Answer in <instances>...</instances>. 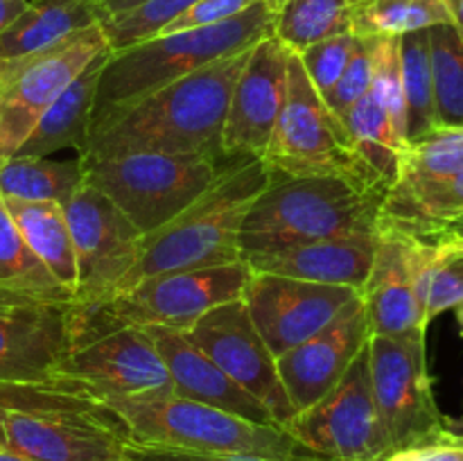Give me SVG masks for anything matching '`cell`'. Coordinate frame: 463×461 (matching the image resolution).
I'll use <instances>...</instances> for the list:
<instances>
[{"instance_id": "27", "label": "cell", "mask_w": 463, "mask_h": 461, "mask_svg": "<svg viewBox=\"0 0 463 461\" xmlns=\"http://www.w3.org/2000/svg\"><path fill=\"white\" fill-rule=\"evenodd\" d=\"M84 181V167L75 161L48 156H12L0 163V194L18 202H54L66 206Z\"/></svg>"}, {"instance_id": "12", "label": "cell", "mask_w": 463, "mask_h": 461, "mask_svg": "<svg viewBox=\"0 0 463 461\" xmlns=\"http://www.w3.org/2000/svg\"><path fill=\"white\" fill-rule=\"evenodd\" d=\"M312 452L337 461H383L389 455L375 407L369 343L353 360L337 387L283 425Z\"/></svg>"}, {"instance_id": "26", "label": "cell", "mask_w": 463, "mask_h": 461, "mask_svg": "<svg viewBox=\"0 0 463 461\" xmlns=\"http://www.w3.org/2000/svg\"><path fill=\"white\" fill-rule=\"evenodd\" d=\"M5 203L32 253L43 262L45 269L63 289L71 294L75 292V247H72L63 206L54 202H18V199H5Z\"/></svg>"}, {"instance_id": "6", "label": "cell", "mask_w": 463, "mask_h": 461, "mask_svg": "<svg viewBox=\"0 0 463 461\" xmlns=\"http://www.w3.org/2000/svg\"><path fill=\"white\" fill-rule=\"evenodd\" d=\"M249 278L251 267L242 258L231 265L152 276L90 306L71 303V351L129 325H163L184 333L213 307L242 298Z\"/></svg>"}, {"instance_id": "42", "label": "cell", "mask_w": 463, "mask_h": 461, "mask_svg": "<svg viewBox=\"0 0 463 461\" xmlns=\"http://www.w3.org/2000/svg\"><path fill=\"white\" fill-rule=\"evenodd\" d=\"M420 242L428 244H441V247H459L463 249V212H459L452 220L443 221L441 226L432 230L430 235H425Z\"/></svg>"}, {"instance_id": "33", "label": "cell", "mask_w": 463, "mask_h": 461, "mask_svg": "<svg viewBox=\"0 0 463 461\" xmlns=\"http://www.w3.org/2000/svg\"><path fill=\"white\" fill-rule=\"evenodd\" d=\"M416 287L423 303L425 324L463 303V249L419 242Z\"/></svg>"}, {"instance_id": "50", "label": "cell", "mask_w": 463, "mask_h": 461, "mask_svg": "<svg viewBox=\"0 0 463 461\" xmlns=\"http://www.w3.org/2000/svg\"><path fill=\"white\" fill-rule=\"evenodd\" d=\"M351 3H353V5H355V3H360V0H351Z\"/></svg>"}, {"instance_id": "2", "label": "cell", "mask_w": 463, "mask_h": 461, "mask_svg": "<svg viewBox=\"0 0 463 461\" xmlns=\"http://www.w3.org/2000/svg\"><path fill=\"white\" fill-rule=\"evenodd\" d=\"M5 446L32 461H122L129 429L104 398L54 373L34 382H0Z\"/></svg>"}, {"instance_id": "3", "label": "cell", "mask_w": 463, "mask_h": 461, "mask_svg": "<svg viewBox=\"0 0 463 461\" xmlns=\"http://www.w3.org/2000/svg\"><path fill=\"white\" fill-rule=\"evenodd\" d=\"M269 181L271 172L262 158H226L217 179L197 202L170 224L143 235L140 260L120 292L158 274L242 260V221Z\"/></svg>"}, {"instance_id": "45", "label": "cell", "mask_w": 463, "mask_h": 461, "mask_svg": "<svg viewBox=\"0 0 463 461\" xmlns=\"http://www.w3.org/2000/svg\"><path fill=\"white\" fill-rule=\"evenodd\" d=\"M448 7V14H450L452 27L457 30V34L461 36L463 41V0H443Z\"/></svg>"}, {"instance_id": "32", "label": "cell", "mask_w": 463, "mask_h": 461, "mask_svg": "<svg viewBox=\"0 0 463 461\" xmlns=\"http://www.w3.org/2000/svg\"><path fill=\"white\" fill-rule=\"evenodd\" d=\"M437 127L463 129V41L452 25L430 27Z\"/></svg>"}, {"instance_id": "43", "label": "cell", "mask_w": 463, "mask_h": 461, "mask_svg": "<svg viewBox=\"0 0 463 461\" xmlns=\"http://www.w3.org/2000/svg\"><path fill=\"white\" fill-rule=\"evenodd\" d=\"M32 0H0V32L7 30L27 7Z\"/></svg>"}, {"instance_id": "19", "label": "cell", "mask_w": 463, "mask_h": 461, "mask_svg": "<svg viewBox=\"0 0 463 461\" xmlns=\"http://www.w3.org/2000/svg\"><path fill=\"white\" fill-rule=\"evenodd\" d=\"M369 337V316L362 294H357L321 333L276 360L279 378L297 414L337 387Z\"/></svg>"}, {"instance_id": "44", "label": "cell", "mask_w": 463, "mask_h": 461, "mask_svg": "<svg viewBox=\"0 0 463 461\" xmlns=\"http://www.w3.org/2000/svg\"><path fill=\"white\" fill-rule=\"evenodd\" d=\"M143 3L145 0H95L99 14H102V21L109 16H116V14L129 12V9L138 7V5H143Z\"/></svg>"}, {"instance_id": "30", "label": "cell", "mask_w": 463, "mask_h": 461, "mask_svg": "<svg viewBox=\"0 0 463 461\" xmlns=\"http://www.w3.org/2000/svg\"><path fill=\"white\" fill-rule=\"evenodd\" d=\"M401 72L402 93H405V138L407 143H411L439 129L428 30L401 36Z\"/></svg>"}, {"instance_id": "22", "label": "cell", "mask_w": 463, "mask_h": 461, "mask_svg": "<svg viewBox=\"0 0 463 461\" xmlns=\"http://www.w3.org/2000/svg\"><path fill=\"white\" fill-rule=\"evenodd\" d=\"M145 330L156 343L158 353L165 362L176 396L229 411V414L253 420V423L279 425L258 398H253L238 382H233L179 330L163 328V325H147Z\"/></svg>"}, {"instance_id": "11", "label": "cell", "mask_w": 463, "mask_h": 461, "mask_svg": "<svg viewBox=\"0 0 463 461\" xmlns=\"http://www.w3.org/2000/svg\"><path fill=\"white\" fill-rule=\"evenodd\" d=\"M425 337L428 334L369 337L371 387L389 455L452 425L434 398Z\"/></svg>"}, {"instance_id": "37", "label": "cell", "mask_w": 463, "mask_h": 461, "mask_svg": "<svg viewBox=\"0 0 463 461\" xmlns=\"http://www.w3.org/2000/svg\"><path fill=\"white\" fill-rule=\"evenodd\" d=\"M357 43H360V36L351 32V34L326 39L298 52L303 71H306L307 80H310V84L315 86L321 98L328 95L339 81V77L344 75Z\"/></svg>"}, {"instance_id": "10", "label": "cell", "mask_w": 463, "mask_h": 461, "mask_svg": "<svg viewBox=\"0 0 463 461\" xmlns=\"http://www.w3.org/2000/svg\"><path fill=\"white\" fill-rule=\"evenodd\" d=\"M104 52L111 50L98 23L75 32L43 52L14 61H0V158L3 161L16 154L39 118L63 93V89Z\"/></svg>"}, {"instance_id": "47", "label": "cell", "mask_w": 463, "mask_h": 461, "mask_svg": "<svg viewBox=\"0 0 463 461\" xmlns=\"http://www.w3.org/2000/svg\"><path fill=\"white\" fill-rule=\"evenodd\" d=\"M288 3H289V0H265V5H267V7H269L271 14L280 12V9H283Z\"/></svg>"}, {"instance_id": "53", "label": "cell", "mask_w": 463, "mask_h": 461, "mask_svg": "<svg viewBox=\"0 0 463 461\" xmlns=\"http://www.w3.org/2000/svg\"><path fill=\"white\" fill-rule=\"evenodd\" d=\"M461 425H463V420H461Z\"/></svg>"}, {"instance_id": "23", "label": "cell", "mask_w": 463, "mask_h": 461, "mask_svg": "<svg viewBox=\"0 0 463 461\" xmlns=\"http://www.w3.org/2000/svg\"><path fill=\"white\" fill-rule=\"evenodd\" d=\"M107 57L109 52L99 54L63 89V93L39 118L32 134L16 149L14 156H50L66 147L77 149L80 154L84 149L90 116H93L95 90H98L99 72H102Z\"/></svg>"}, {"instance_id": "38", "label": "cell", "mask_w": 463, "mask_h": 461, "mask_svg": "<svg viewBox=\"0 0 463 461\" xmlns=\"http://www.w3.org/2000/svg\"><path fill=\"white\" fill-rule=\"evenodd\" d=\"M371 84H373V48H371L369 36H360V43H357L346 71L333 86V90L324 95V102L328 104L335 116L344 118L369 93Z\"/></svg>"}, {"instance_id": "41", "label": "cell", "mask_w": 463, "mask_h": 461, "mask_svg": "<svg viewBox=\"0 0 463 461\" xmlns=\"http://www.w3.org/2000/svg\"><path fill=\"white\" fill-rule=\"evenodd\" d=\"M125 459H129V461H337V459H328V456H292V459H269V456H247V455H197V452L140 446V443H134V441L127 446Z\"/></svg>"}, {"instance_id": "52", "label": "cell", "mask_w": 463, "mask_h": 461, "mask_svg": "<svg viewBox=\"0 0 463 461\" xmlns=\"http://www.w3.org/2000/svg\"><path fill=\"white\" fill-rule=\"evenodd\" d=\"M0 163H3V158H0Z\"/></svg>"}, {"instance_id": "36", "label": "cell", "mask_w": 463, "mask_h": 461, "mask_svg": "<svg viewBox=\"0 0 463 461\" xmlns=\"http://www.w3.org/2000/svg\"><path fill=\"white\" fill-rule=\"evenodd\" d=\"M373 48V84L371 93L384 108L393 129L405 138V93L401 72V36H369Z\"/></svg>"}, {"instance_id": "21", "label": "cell", "mask_w": 463, "mask_h": 461, "mask_svg": "<svg viewBox=\"0 0 463 461\" xmlns=\"http://www.w3.org/2000/svg\"><path fill=\"white\" fill-rule=\"evenodd\" d=\"M378 229L337 235L283 251L256 253L244 258L256 274L288 276L321 285H344L362 292L375 256Z\"/></svg>"}, {"instance_id": "1", "label": "cell", "mask_w": 463, "mask_h": 461, "mask_svg": "<svg viewBox=\"0 0 463 461\" xmlns=\"http://www.w3.org/2000/svg\"><path fill=\"white\" fill-rule=\"evenodd\" d=\"M251 50V48H249ZM249 50L199 68L95 122L80 161L127 154H199L224 158L222 131Z\"/></svg>"}, {"instance_id": "14", "label": "cell", "mask_w": 463, "mask_h": 461, "mask_svg": "<svg viewBox=\"0 0 463 461\" xmlns=\"http://www.w3.org/2000/svg\"><path fill=\"white\" fill-rule=\"evenodd\" d=\"M181 334L244 391L258 398L280 428L297 414L279 378L276 357L262 342L242 298L213 307Z\"/></svg>"}, {"instance_id": "49", "label": "cell", "mask_w": 463, "mask_h": 461, "mask_svg": "<svg viewBox=\"0 0 463 461\" xmlns=\"http://www.w3.org/2000/svg\"><path fill=\"white\" fill-rule=\"evenodd\" d=\"M5 432H3V425H0V450H5Z\"/></svg>"}, {"instance_id": "46", "label": "cell", "mask_w": 463, "mask_h": 461, "mask_svg": "<svg viewBox=\"0 0 463 461\" xmlns=\"http://www.w3.org/2000/svg\"><path fill=\"white\" fill-rule=\"evenodd\" d=\"M0 461H32V459H27V456H23V455H16V452H12L5 447V450H0Z\"/></svg>"}, {"instance_id": "15", "label": "cell", "mask_w": 463, "mask_h": 461, "mask_svg": "<svg viewBox=\"0 0 463 461\" xmlns=\"http://www.w3.org/2000/svg\"><path fill=\"white\" fill-rule=\"evenodd\" d=\"M357 289L251 271L242 301L262 342L279 360L326 328Z\"/></svg>"}, {"instance_id": "7", "label": "cell", "mask_w": 463, "mask_h": 461, "mask_svg": "<svg viewBox=\"0 0 463 461\" xmlns=\"http://www.w3.org/2000/svg\"><path fill=\"white\" fill-rule=\"evenodd\" d=\"M140 446L197 455H247L269 459L321 456L280 425H262L176 393L107 400Z\"/></svg>"}, {"instance_id": "9", "label": "cell", "mask_w": 463, "mask_h": 461, "mask_svg": "<svg viewBox=\"0 0 463 461\" xmlns=\"http://www.w3.org/2000/svg\"><path fill=\"white\" fill-rule=\"evenodd\" d=\"M262 161L274 174L344 176L366 188L389 190L355 152L346 125L310 84L297 52L289 54L288 98Z\"/></svg>"}, {"instance_id": "39", "label": "cell", "mask_w": 463, "mask_h": 461, "mask_svg": "<svg viewBox=\"0 0 463 461\" xmlns=\"http://www.w3.org/2000/svg\"><path fill=\"white\" fill-rule=\"evenodd\" d=\"M256 3H260V0H199L193 7L185 9L179 18H175L161 34L194 30V27L217 25V23H224L240 16V14L247 12V9L253 7Z\"/></svg>"}, {"instance_id": "35", "label": "cell", "mask_w": 463, "mask_h": 461, "mask_svg": "<svg viewBox=\"0 0 463 461\" xmlns=\"http://www.w3.org/2000/svg\"><path fill=\"white\" fill-rule=\"evenodd\" d=\"M199 0H145L129 12L116 14L99 23L111 52L131 48V45L161 34L175 18Z\"/></svg>"}, {"instance_id": "4", "label": "cell", "mask_w": 463, "mask_h": 461, "mask_svg": "<svg viewBox=\"0 0 463 461\" xmlns=\"http://www.w3.org/2000/svg\"><path fill=\"white\" fill-rule=\"evenodd\" d=\"M383 190L344 176L274 174L240 230L242 258L378 229Z\"/></svg>"}, {"instance_id": "34", "label": "cell", "mask_w": 463, "mask_h": 461, "mask_svg": "<svg viewBox=\"0 0 463 461\" xmlns=\"http://www.w3.org/2000/svg\"><path fill=\"white\" fill-rule=\"evenodd\" d=\"M0 287L21 289L57 301H72V294L54 280L43 262L27 247L9 215L3 194H0Z\"/></svg>"}, {"instance_id": "5", "label": "cell", "mask_w": 463, "mask_h": 461, "mask_svg": "<svg viewBox=\"0 0 463 461\" xmlns=\"http://www.w3.org/2000/svg\"><path fill=\"white\" fill-rule=\"evenodd\" d=\"M274 14L265 0L231 21L158 34L131 48L109 52L95 90L90 127L109 113L154 93L220 59L249 50L271 34ZM89 127V129H90Z\"/></svg>"}, {"instance_id": "25", "label": "cell", "mask_w": 463, "mask_h": 461, "mask_svg": "<svg viewBox=\"0 0 463 461\" xmlns=\"http://www.w3.org/2000/svg\"><path fill=\"white\" fill-rule=\"evenodd\" d=\"M463 167V129L430 131L405 145L398 163V176L387 190L380 208H392L419 197L443 183Z\"/></svg>"}, {"instance_id": "40", "label": "cell", "mask_w": 463, "mask_h": 461, "mask_svg": "<svg viewBox=\"0 0 463 461\" xmlns=\"http://www.w3.org/2000/svg\"><path fill=\"white\" fill-rule=\"evenodd\" d=\"M383 461H463V437L446 428L411 446L393 450Z\"/></svg>"}, {"instance_id": "16", "label": "cell", "mask_w": 463, "mask_h": 461, "mask_svg": "<svg viewBox=\"0 0 463 461\" xmlns=\"http://www.w3.org/2000/svg\"><path fill=\"white\" fill-rule=\"evenodd\" d=\"M72 301L0 287V382L52 378L71 353Z\"/></svg>"}, {"instance_id": "20", "label": "cell", "mask_w": 463, "mask_h": 461, "mask_svg": "<svg viewBox=\"0 0 463 461\" xmlns=\"http://www.w3.org/2000/svg\"><path fill=\"white\" fill-rule=\"evenodd\" d=\"M371 334L402 337L428 334L423 306L416 289L414 240L378 226L373 265L362 287Z\"/></svg>"}, {"instance_id": "29", "label": "cell", "mask_w": 463, "mask_h": 461, "mask_svg": "<svg viewBox=\"0 0 463 461\" xmlns=\"http://www.w3.org/2000/svg\"><path fill=\"white\" fill-rule=\"evenodd\" d=\"M342 120L346 125L348 136H351L353 147L360 154L362 161L371 170L378 172L380 179L392 188L398 176L401 154L407 143L393 129L392 120L384 113V108L380 107L375 95L369 90Z\"/></svg>"}, {"instance_id": "24", "label": "cell", "mask_w": 463, "mask_h": 461, "mask_svg": "<svg viewBox=\"0 0 463 461\" xmlns=\"http://www.w3.org/2000/svg\"><path fill=\"white\" fill-rule=\"evenodd\" d=\"M98 23H102V14L95 0H32L30 7L0 32V61L43 52Z\"/></svg>"}, {"instance_id": "17", "label": "cell", "mask_w": 463, "mask_h": 461, "mask_svg": "<svg viewBox=\"0 0 463 461\" xmlns=\"http://www.w3.org/2000/svg\"><path fill=\"white\" fill-rule=\"evenodd\" d=\"M289 54L274 34L251 45L235 80L222 131L224 158H262L288 98Z\"/></svg>"}, {"instance_id": "51", "label": "cell", "mask_w": 463, "mask_h": 461, "mask_svg": "<svg viewBox=\"0 0 463 461\" xmlns=\"http://www.w3.org/2000/svg\"><path fill=\"white\" fill-rule=\"evenodd\" d=\"M122 461H129V459H122Z\"/></svg>"}, {"instance_id": "13", "label": "cell", "mask_w": 463, "mask_h": 461, "mask_svg": "<svg viewBox=\"0 0 463 461\" xmlns=\"http://www.w3.org/2000/svg\"><path fill=\"white\" fill-rule=\"evenodd\" d=\"M63 212L77 260L72 303L90 306L107 301L120 292L138 265L143 233L86 181H81Z\"/></svg>"}, {"instance_id": "31", "label": "cell", "mask_w": 463, "mask_h": 461, "mask_svg": "<svg viewBox=\"0 0 463 461\" xmlns=\"http://www.w3.org/2000/svg\"><path fill=\"white\" fill-rule=\"evenodd\" d=\"M452 25L443 0H360L353 5V34L405 36Z\"/></svg>"}, {"instance_id": "28", "label": "cell", "mask_w": 463, "mask_h": 461, "mask_svg": "<svg viewBox=\"0 0 463 461\" xmlns=\"http://www.w3.org/2000/svg\"><path fill=\"white\" fill-rule=\"evenodd\" d=\"M353 32L351 0H289L274 14L271 34L292 52Z\"/></svg>"}, {"instance_id": "48", "label": "cell", "mask_w": 463, "mask_h": 461, "mask_svg": "<svg viewBox=\"0 0 463 461\" xmlns=\"http://www.w3.org/2000/svg\"><path fill=\"white\" fill-rule=\"evenodd\" d=\"M455 315H457V324H459V334L463 339V303L459 307H455Z\"/></svg>"}, {"instance_id": "8", "label": "cell", "mask_w": 463, "mask_h": 461, "mask_svg": "<svg viewBox=\"0 0 463 461\" xmlns=\"http://www.w3.org/2000/svg\"><path fill=\"white\" fill-rule=\"evenodd\" d=\"M222 158L199 154H127L81 161L84 181L104 194L143 235L170 224L220 174Z\"/></svg>"}, {"instance_id": "18", "label": "cell", "mask_w": 463, "mask_h": 461, "mask_svg": "<svg viewBox=\"0 0 463 461\" xmlns=\"http://www.w3.org/2000/svg\"><path fill=\"white\" fill-rule=\"evenodd\" d=\"M59 375L80 380L104 400L175 393L167 366L145 328L102 334L63 357Z\"/></svg>"}]
</instances>
